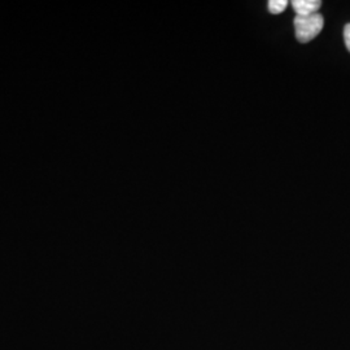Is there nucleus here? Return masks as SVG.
Wrapping results in <instances>:
<instances>
[{
    "label": "nucleus",
    "mask_w": 350,
    "mask_h": 350,
    "mask_svg": "<svg viewBox=\"0 0 350 350\" xmlns=\"http://www.w3.org/2000/svg\"><path fill=\"white\" fill-rule=\"evenodd\" d=\"M325 26V18L321 13H314L308 17L296 16L295 18V31L296 38L300 43H308L317 37Z\"/></svg>",
    "instance_id": "1"
},
{
    "label": "nucleus",
    "mask_w": 350,
    "mask_h": 350,
    "mask_svg": "<svg viewBox=\"0 0 350 350\" xmlns=\"http://www.w3.org/2000/svg\"><path fill=\"white\" fill-rule=\"evenodd\" d=\"M321 5H322V1L319 0H293L292 1V7L295 12L301 17H308L314 13H318Z\"/></svg>",
    "instance_id": "2"
},
{
    "label": "nucleus",
    "mask_w": 350,
    "mask_h": 350,
    "mask_svg": "<svg viewBox=\"0 0 350 350\" xmlns=\"http://www.w3.org/2000/svg\"><path fill=\"white\" fill-rule=\"evenodd\" d=\"M288 4L289 3L287 0H270L267 5H269V11L273 14H280V13L286 11Z\"/></svg>",
    "instance_id": "3"
},
{
    "label": "nucleus",
    "mask_w": 350,
    "mask_h": 350,
    "mask_svg": "<svg viewBox=\"0 0 350 350\" xmlns=\"http://www.w3.org/2000/svg\"><path fill=\"white\" fill-rule=\"evenodd\" d=\"M344 39H345V44H347V49L350 52V24L345 26L344 29Z\"/></svg>",
    "instance_id": "4"
}]
</instances>
